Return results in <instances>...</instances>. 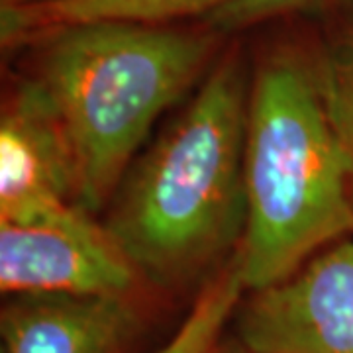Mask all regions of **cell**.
Listing matches in <instances>:
<instances>
[{
    "instance_id": "obj_1",
    "label": "cell",
    "mask_w": 353,
    "mask_h": 353,
    "mask_svg": "<svg viewBox=\"0 0 353 353\" xmlns=\"http://www.w3.org/2000/svg\"><path fill=\"white\" fill-rule=\"evenodd\" d=\"M248 112L245 77L226 59L130 167L104 226L139 277L185 283L241 240Z\"/></svg>"
},
{
    "instance_id": "obj_2",
    "label": "cell",
    "mask_w": 353,
    "mask_h": 353,
    "mask_svg": "<svg viewBox=\"0 0 353 353\" xmlns=\"http://www.w3.org/2000/svg\"><path fill=\"white\" fill-rule=\"evenodd\" d=\"M245 224L236 253L245 292L289 277L312 255L353 234L347 165L320 73L275 55L250 87Z\"/></svg>"
},
{
    "instance_id": "obj_3",
    "label": "cell",
    "mask_w": 353,
    "mask_h": 353,
    "mask_svg": "<svg viewBox=\"0 0 353 353\" xmlns=\"http://www.w3.org/2000/svg\"><path fill=\"white\" fill-rule=\"evenodd\" d=\"M208 53L210 38L157 24L90 22L51 34L36 81L69 150L77 206L94 214L112 201Z\"/></svg>"
},
{
    "instance_id": "obj_4",
    "label": "cell",
    "mask_w": 353,
    "mask_h": 353,
    "mask_svg": "<svg viewBox=\"0 0 353 353\" xmlns=\"http://www.w3.org/2000/svg\"><path fill=\"white\" fill-rule=\"evenodd\" d=\"M234 322L253 353H353V234L248 292Z\"/></svg>"
},
{
    "instance_id": "obj_5",
    "label": "cell",
    "mask_w": 353,
    "mask_h": 353,
    "mask_svg": "<svg viewBox=\"0 0 353 353\" xmlns=\"http://www.w3.org/2000/svg\"><path fill=\"white\" fill-rule=\"evenodd\" d=\"M138 271L83 208L43 224H0L4 294H132Z\"/></svg>"
},
{
    "instance_id": "obj_6",
    "label": "cell",
    "mask_w": 353,
    "mask_h": 353,
    "mask_svg": "<svg viewBox=\"0 0 353 353\" xmlns=\"http://www.w3.org/2000/svg\"><path fill=\"white\" fill-rule=\"evenodd\" d=\"M77 208L61 128L38 81H26L0 120V224H43Z\"/></svg>"
},
{
    "instance_id": "obj_7",
    "label": "cell",
    "mask_w": 353,
    "mask_h": 353,
    "mask_svg": "<svg viewBox=\"0 0 353 353\" xmlns=\"http://www.w3.org/2000/svg\"><path fill=\"white\" fill-rule=\"evenodd\" d=\"M141 330L132 294H14L0 314L4 353H128Z\"/></svg>"
},
{
    "instance_id": "obj_8",
    "label": "cell",
    "mask_w": 353,
    "mask_h": 353,
    "mask_svg": "<svg viewBox=\"0 0 353 353\" xmlns=\"http://www.w3.org/2000/svg\"><path fill=\"white\" fill-rule=\"evenodd\" d=\"M230 0H32L2 4V41L16 43L90 22L157 24L212 14Z\"/></svg>"
},
{
    "instance_id": "obj_9",
    "label": "cell",
    "mask_w": 353,
    "mask_h": 353,
    "mask_svg": "<svg viewBox=\"0 0 353 353\" xmlns=\"http://www.w3.org/2000/svg\"><path fill=\"white\" fill-rule=\"evenodd\" d=\"M245 287L240 275L238 257L218 271L196 294L189 314L181 322L173 338L157 353H214L224 338V328L234 318Z\"/></svg>"
},
{
    "instance_id": "obj_10",
    "label": "cell",
    "mask_w": 353,
    "mask_h": 353,
    "mask_svg": "<svg viewBox=\"0 0 353 353\" xmlns=\"http://www.w3.org/2000/svg\"><path fill=\"white\" fill-rule=\"evenodd\" d=\"M332 126L347 165L353 199V22L318 67Z\"/></svg>"
},
{
    "instance_id": "obj_11",
    "label": "cell",
    "mask_w": 353,
    "mask_h": 353,
    "mask_svg": "<svg viewBox=\"0 0 353 353\" xmlns=\"http://www.w3.org/2000/svg\"><path fill=\"white\" fill-rule=\"evenodd\" d=\"M324 2L328 0H230L218 10L208 14L206 22L216 32L228 34L261 24L265 20L277 18L283 14L320 6Z\"/></svg>"
},
{
    "instance_id": "obj_12",
    "label": "cell",
    "mask_w": 353,
    "mask_h": 353,
    "mask_svg": "<svg viewBox=\"0 0 353 353\" xmlns=\"http://www.w3.org/2000/svg\"><path fill=\"white\" fill-rule=\"evenodd\" d=\"M214 353H253L250 352L241 341H238L236 338H232V340H224L222 338V341L216 345Z\"/></svg>"
}]
</instances>
